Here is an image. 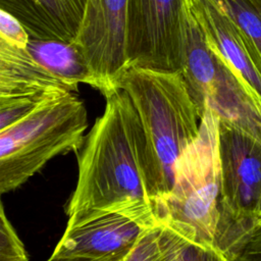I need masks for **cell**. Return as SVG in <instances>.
<instances>
[{
	"mask_svg": "<svg viewBox=\"0 0 261 261\" xmlns=\"http://www.w3.org/2000/svg\"><path fill=\"white\" fill-rule=\"evenodd\" d=\"M0 261H29L24 245L0 207Z\"/></svg>",
	"mask_w": 261,
	"mask_h": 261,
	"instance_id": "18",
	"label": "cell"
},
{
	"mask_svg": "<svg viewBox=\"0 0 261 261\" xmlns=\"http://www.w3.org/2000/svg\"><path fill=\"white\" fill-rule=\"evenodd\" d=\"M60 93L65 92L45 95L0 97V132L22 120L33 113L47 99Z\"/></svg>",
	"mask_w": 261,
	"mask_h": 261,
	"instance_id": "17",
	"label": "cell"
},
{
	"mask_svg": "<svg viewBox=\"0 0 261 261\" xmlns=\"http://www.w3.org/2000/svg\"><path fill=\"white\" fill-rule=\"evenodd\" d=\"M77 164L76 187L66 207L68 220L117 211L158 226L148 192L145 136L125 91L106 98L103 114L85 138Z\"/></svg>",
	"mask_w": 261,
	"mask_h": 261,
	"instance_id": "1",
	"label": "cell"
},
{
	"mask_svg": "<svg viewBox=\"0 0 261 261\" xmlns=\"http://www.w3.org/2000/svg\"><path fill=\"white\" fill-rule=\"evenodd\" d=\"M189 8L208 45L261 100V57L237 23L211 0H189Z\"/></svg>",
	"mask_w": 261,
	"mask_h": 261,
	"instance_id": "10",
	"label": "cell"
},
{
	"mask_svg": "<svg viewBox=\"0 0 261 261\" xmlns=\"http://www.w3.org/2000/svg\"><path fill=\"white\" fill-rule=\"evenodd\" d=\"M221 178L220 219L237 228L257 221L261 197V141L247 130L219 120Z\"/></svg>",
	"mask_w": 261,
	"mask_h": 261,
	"instance_id": "7",
	"label": "cell"
},
{
	"mask_svg": "<svg viewBox=\"0 0 261 261\" xmlns=\"http://www.w3.org/2000/svg\"><path fill=\"white\" fill-rule=\"evenodd\" d=\"M219 117L206 108L196 140L174 166L171 190L152 203L158 226L201 245H214L221 211Z\"/></svg>",
	"mask_w": 261,
	"mask_h": 261,
	"instance_id": "3",
	"label": "cell"
},
{
	"mask_svg": "<svg viewBox=\"0 0 261 261\" xmlns=\"http://www.w3.org/2000/svg\"><path fill=\"white\" fill-rule=\"evenodd\" d=\"M86 0H0V8L15 16L31 39L74 42Z\"/></svg>",
	"mask_w": 261,
	"mask_h": 261,
	"instance_id": "11",
	"label": "cell"
},
{
	"mask_svg": "<svg viewBox=\"0 0 261 261\" xmlns=\"http://www.w3.org/2000/svg\"><path fill=\"white\" fill-rule=\"evenodd\" d=\"M141 120L151 204L172 188L174 166L196 140L200 117L181 71L130 66L119 81Z\"/></svg>",
	"mask_w": 261,
	"mask_h": 261,
	"instance_id": "2",
	"label": "cell"
},
{
	"mask_svg": "<svg viewBox=\"0 0 261 261\" xmlns=\"http://www.w3.org/2000/svg\"><path fill=\"white\" fill-rule=\"evenodd\" d=\"M257 221H261V197H260V201H259V205H258V210H257Z\"/></svg>",
	"mask_w": 261,
	"mask_h": 261,
	"instance_id": "22",
	"label": "cell"
},
{
	"mask_svg": "<svg viewBox=\"0 0 261 261\" xmlns=\"http://www.w3.org/2000/svg\"><path fill=\"white\" fill-rule=\"evenodd\" d=\"M189 18V0H127L128 67L180 71Z\"/></svg>",
	"mask_w": 261,
	"mask_h": 261,
	"instance_id": "6",
	"label": "cell"
},
{
	"mask_svg": "<svg viewBox=\"0 0 261 261\" xmlns=\"http://www.w3.org/2000/svg\"><path fill=\"white\" fill-rule=\"evenodd\" d=\"M27 49L39 63L75 92L80 84L96 89L95 76L84 53L74 42L30 38Z\"/></svg>",
	"mask_w": 261,
	"mask_h": 261,
	"instance_id": "13",
	"label": "cell"
},
{
	"mask_svg": "<svg viewBox=\"0 0 261 261\" xmlns=\"http://www.w3.org/2000/svg\"><path fill=\"white\" fill-rule=\"evenodd\" d=\"M126 15L127 0H86L74 40L105 98L120 90L119 81L128 68Z\"/></svg>",
	"mask_w": 261,
	"mask_h": 261,
	"instance_id": "8",
	"label": "cell"
},
{
	"mask_svg": "<svg viewBox=\"0 0 261 261\" xmlns=\"http://www.w3.org/2000/svg\"><path fill=\"white\" fill-rule=\"evenodd\" d=\"M214 246L226 261H261V221L245 228L219 226Z\"/></svg>",
	"mask_w": 261,
	"mask_h": 261,
	"instance_id": "14",
	"label": "cell"
},
{
	"mask_svg": "<svg viewBox=\"0 0 261 261\" xmlns=\"http://www.w3.org/2000/svg\"><path fill=\"white\" fill-rule=\"evenodd\" d=\"M0 41L18 48H27L30 35L11 13L0 8Z\"/></svg>",
	"mask_w": 261,
	"mask_h": 261,
	"instance_id": "20",
	"label": "cell"
},
{
	"mask_svg": "<svg viewBox=\"0 0 261 261\" xmlns=\"http://www.w3.org/2000/svg\"><path fill=\"white\" fill-rule=\"evenodd\" d=\"M160 226L150 229L123 261H166L159 244Z\"/></svg>",
	"mask_w": 261,
	"mask_h": 261,
	"instance_id": "19",
	"label": "cell"
},
{
	"mask_svg": "<svg viewBox=\"0 0 261 261\" xmlns=\"http://www.w3.org/2000/svg\"><path fill=\"white\" fill-rule=\"evenodd\" d=\"M181 74L201 118L206 108L261 141V100L207 43L190 11Z\"/></svg>",
	"mask_w": 261,
	"mask_h": 261,
	"instance_id": "5",
	"label": "cell"
},
{
	"mask_svg": "<svg viewBox=\"0 0 261 261\" xmlns=\"http://www.w3.org/2000/svg\"><path fill=\"white\" fill-rule=\"evenodd\" d=\"M88 126L84 102L72 92L54 95L0 132V192L14 191L50 159L79 152Z\"/></svg>",
	"mask_w": 261,
	"mask_h": 261,
	"instance_id": "4",
	"label": "cell"
},
{
	"mask_svg": "<svg viewBox=\"0 0 261 261\" xmlns=\"http://www.w3.org/2000/svg\"><path fill=\"white\" fill-rule=\"evenodd\" d=\"M248 37L261 57V0H211Z\"/></svg>",
	"mask_w": 261,
	"mask_h": 261,
	"instance_id": "16",
	"label": "cell"
},
{
	"mask_svg": "<svg viewBox=\"0 0 261 261\" xmlns=\"http://www.w3.org/2000/svg\"><path fill=\"white\" fill-rule=\"evenodd\" d=\"M156 226L123 212H95L68 220L52 255L90 259L125 258Z\"/></svg>",
	"mask_w": 261,
	"mask_h": 261,
	"instance_id": "9",
	"label": "cell"
},
{
	"mask_svg": "<svg viewBox=\"0 0 261 261\" xmlns=\"http://www.w3.org/2000/svg\"><path fill=\"white\" fill-rule=\"evenodd\" d=\"M159 244L166 261H226L214 245L195 243L165 226H160Z\"/></svg>",
	"mask_w": 261,
	"mask_h": 261,
	"instance_id": "15",
	"label": "cell"
},
{
	"mask_svg": "<svg viewBox=\"0 0 261 261\" xmlns=\"http://www.w3.org/2000/svg\"><path fill=\"white\" fill-rule=\"evenodd\" d=\"M127 257V256H126ZM125 257V258H126ZM125 258H112V259H90L81 257H65L52 255L48 261H123Z\"/></svg>",
	"mask_w": 261,
	"mask_h": 261,
	"instance_id": "21",
	"label": "cell"
},
{
	"mask_svg": "<svg viewBox=\"0 0 261 261\" xmlns=\"http://www.w3.org/2000/svg\"><path fill=\"white\" fill-rule=\"evenodd\" d=\"M76 93L39 63L27 48L0 41V97Z\"/></svg>",
	"mask_w": 261,
	"mask_h": 261,
	"instance_id": "12",
	"label": "cell"
}]
</instances>
